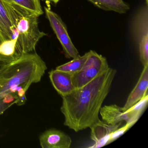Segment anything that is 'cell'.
<instances>
[{
	"label": "cell",
	"mask_w": 148,
	"mask_h": 148,
	"mask_svg": "<svg viewBox=\"0 0 148 148\" xmlns=\"http://www.w3.org/2000/svg\"><path fill=\"white\" fill-rule=\"evenodd\" d=\"M97 7L106 11H113L125 14L130 9V5L123 0H88Z\"/></svg>",
	"instance_id": "cell-13"
},
{
	"label": "cell",
	"mask_w": 148,
	"mask_h": 148,
	"mask_svg": "<svg viewBox=\"0 0 148 148\" xmlns=\"http://www.w3.org/2000/svg\"><path fill=\"white\" fill-rule=\"evenodd\" d=\"M30 14L0 0V59L11 63L22 56L17 45V25L22 16Z\"/></svg>",
	"instance_id": "cell-3"
},
{
	"label": "cell",
	"mask_w": 148,
	"mask_h": 148,
	"mask_svg": "<svg viewBox=\"0 0 148 148\" xmlns=\"http://www.w3.org/2000/svg\"><path fill=\"white\" fill-rule=\"evenodd\" d=\"M45 10L51 27L62 45L66 58L73 59L77 57L79 55V53L71 40L66 25L57 14L51 10L50 7H45Z\"/></svg>",
	"instance_id": "cell-7"
},
{
	"label": "cell",
	"mask_w": 148,
	"mask_h": 148,
	"mask_svg": "<svg viewBox=\"0 0 148 148\" xmlns=\"http://www.w3.org/2000/svg\"><path fill=\"white\" fill-rule=\"evenodd\" d=\"M148 95L142 99L136 104L125 111L128 118V123L135 124L139 119L147 107Z\"/></svg>",
	"instance_id": "cell-16"
},
{
	"label": "cell",
	"mask_w": 148,
	"mask_h": 148,
	"mask_svg": "<svg viewBox=\"0 0 148 148\" xmlns=\"http://www.w3.org/2000/svg\"><path fill=\"white\" fill-rule=\"evenodd\" d=\"M134 124L131 123H126V124L124 126L121 128H118L111 134L108 144H109L110 143H112L113 141H115L116 139L118 138L119 137L123 135Z\"/></svg>",
	"instance_id": "cell-18"
},
{
	"label": "cell",
	"mask_w": 148,
	"mask_h": 148,
	"mask_svg": "<svg viewBox=\"0 0 148 148\" xmlns=\"http://www.w3.org/2000/svg\"><path fill=\"white\" fill-rule=\"evenodd\" d=\"M99 114L103 121L108 124L114 125L123 121L128 123L125 111L116 104L104 106L101 107Z\"/></svg>",
	"instance_id": "cell-12"
},
{
	"label": "cell",
	"mask_w": 148,
	"mask_h": 148,
	"mask_svg": "<svg viewBox=\"0 0 148 148\" xmlns=\"http://www.w3.org/2000/svg\"><path fill=\"white\" fill-rule=\"evenodd\" d=\"M42 148H69L72 143L71 137L60 130L51 129L44 132L39 138Z\"/></svg>",
	"instance_id": "cell-8"
},
{
	"label": "cell",
	"mask_w": 148,
	"mask_h": 148,
	"mask_svg": "<svg viewBox=\"0 0 148 148\" xmlns=\"http://www.w3.org/2000/svg\"><path fill=\"white\" fill-rule=\"evenodd\" d=\"M18 98L15 95L8 94L0 99V116L14 104L17 103Z\"/></svg>",
	"instance_id": "cell-17"
},
{
	"label": "cell",
	"mask_w": 148,
	"mask_h": 148,
	"mask_svg": "<svg viewBox=\"0 0 148 148\" xmlns=\"http://www.w3.org/2000/svg\"><path fill=\"white\" fill-rule=\"evenodd\" d=\"M132 32L138 46L140 61L143 66H148V5L137 12L132 22Z\"/></svg>",
	"instance_id": "cell-6"
},
{
	"label": "cell",
	"mask_w": 148,
	"mask_h": 148,
	"mask_svg": "<svg viewBox=\"0 0 148 148\" xmlns=\"http://www.w3.org/2000/svg\"><path fill=\"white\" fill-rule=\"evenodd\" d=\"M121 123L116 125L108 124L99 119L98 122L92 125L90 138L95 142L92 148H100L109 144V139L112 132L119 128Z\"/></svg>",
	"instance_id": "cell-9"
},
{
	"label": "cell",
	"mask_w": 148,
	"mask_h": 148,
	"mask_svg": "<svg viewBox=\"0 0 148 148\" xmlns=\"http://www.w3.org/2000/svg\"><path fill=\"white\" fill-rule=\"evenodd\" d=\"M89 54L90 51L85 53L83 56L78 55L77 57L73 59L70 62L58 66L55 69L68 73L72 75L81 70L86 62Z\"/></svg>",
	"instance_id": "cell-15"
},
{
	"label": "cell",
	"mask_w": 148,
	"mask_h": 148,
	"mask_svg": "<svg viewBox=\"0 0 148 148\" xmlns=\"http://www.w3.org/2000/svg\"><path fill=\"white\" fill-rule=\"evenodd\" d=\"M46 1L48 2H53L54 4H57L60 0H46Z\"/></svg>",
	"instance_id": "cell-20"
},
{
	"label": "cell",
	"mask_w": 148,
	"mask_h": 148,
	"mask_svg": "<svg viewBox=\"0 0 148 148\" xmlns=\"http://www.w3.org/2000/svg\"><path fill=\"white\" fill-rule=\"evenodd\" d=\"M13 5L38 17L44 14L39 0H8Z\"/></svg>",
	"instance_id": "cell-14"
},
{
	"label": "cell",
	"mask_w": 148,
	"mask_h": 148,
	"mask_svg": "<svg viewBox=\"0 0 148 148\" xmlns=\"http://www.w3.org/2000/svg\"><path fill=\"white\" fill-rule=\"evenodd\" d=\"M109 67L105 57L91 50L89 57L81 70L72 75L74 87L76 89L83 87Z\"/></svg>",
	"instance_id": "cell-5"
},
{
	"label": "cell",
	"mask_w": 148,
	"mask_h": 148,
	"mask_svg": "<svg viewBox=\"0 0 148 148\" xmlns=\"http://www.w3.org/2000/svg\"><path fill=\"white\" fill-rule=\"evenodd\" d=\"M145 2H146V5H148V0H145Z\"/></svg>",
	"instance_id": "cell-21"
},
{
	"label": "cell",
	"mask_w": 148,
	"mask_h": 148,
	"mask_svg": "<svg viewBox=\"0 0 148 148\" xmlns=\"http://www.w3.org/2000/svg\"><path fill=\"white\" fill-rule=\"evenodd\" d=\"M9 63H8V62H6V61L0 59V73L4 70V68Z\"/></svg>",
	"instance_id": "cell-19"
},
{
	"label": "cell",
	"mask_w": 148,
	"mask_h": 148,
	"mask_svg": "<svg viewBox=\"0 0 148 148\" xmlns=\"http://www.w3.org/2000/svg\"><path fill=\"white\" fill-rule=\"evenodd\" d=\"M148 66H144L138 81L128 96L125 104L122 107L126 110L139 102L148 94Z\"/></svg>",
	"instance_id": "cell-11"
},
{
	"label": "cell",
	"mask_w": 148,
	"mask_h": 148,
	"mask_svg": "<svg viewBox=\"0 0 148 148\" xmlns=\"http://www.w3.org/2000/svg\"><path fill=\"white\" fill-rule=\"evenodd\" d=\"M116 71L109 67L93 80L62 97L64 125L75 132L90 128L99 120L102 105L110 90Z\"/></svg>",
	"instance_id": "cell-1"
},
{
	"label": "cell",
	"mask_w": 148,
	"mask_h": 148,
	"mask_svg": "<svg viewBox=\"0 0 148 148\" xmlns=\"http://www.w3.org/2000/svg\"><path fill=\"white\" fill-rule=\"evenodd\" d=\"M49 74L53 86L61 97L70 94L76 89L73 83L72 74L56 69L51 71Z\"/></svg>",
	"instance_id": "cell-10"
},
{
	"label": "cell",
	"mask_w": 148,
	"mask_h": 148,
	"mask_svg": "<svg viewBox=\"0 0 148 148\" xmlns=\"http://www.w3.org/2000/svg\"><path fill=\"white\" fill-rule=\"evenodd\" d=\"M47 69L46 64L36 52L23 54L0 73V99L8 94L17 96L19 87L27 91L32 84L40 82Z\"/></svg>",
	"instance_id": "cell-2"
},
{
	"label": "cell",
	"mask_w": 148,
	"mask_h": 148,
	"mask_svg": "<svg viewBox=\"0 0 148 148\" xmlns=\"http://www.w3.org/2000/svg\"><path fill=\"white\" fill-rule=\"evenodd\" d=\"M38 18L34 14H27L18 21L17 45L22 55L33 52L40 39L47 36V34L40 30Z\"/></svg>",
	"instance_id": "cell-4"
}]
</instances>
